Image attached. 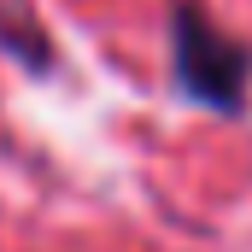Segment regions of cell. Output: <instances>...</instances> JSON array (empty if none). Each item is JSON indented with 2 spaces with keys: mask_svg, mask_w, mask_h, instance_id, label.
Returning <instances> with one entry per match:
<instances>
[{
  "mask_svg": "<svg viewBox=\"0 0 252 252\" xmlns=\"http://www.w3.org/2000/svg\"><path fill=\"white\" fill-rule=\"evenodd\" d=\"M170 82L176 94L193 100L199 112L217 118H241L252 94V47L241 35H229L199 0H170Z\"/></svg>",
  "mask_w": 252,
  "mask_h": 252,
  "instance_id": "1",
  "label": "cell"
}]
</instances>
